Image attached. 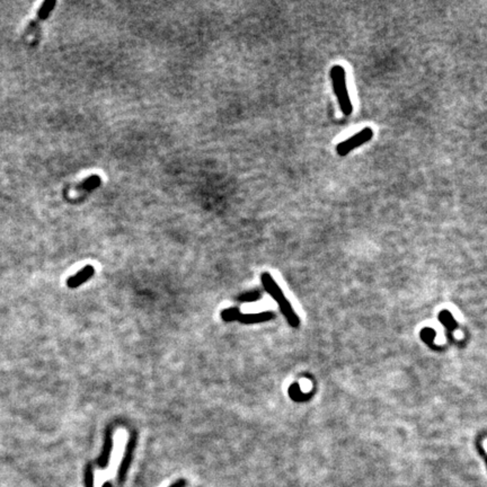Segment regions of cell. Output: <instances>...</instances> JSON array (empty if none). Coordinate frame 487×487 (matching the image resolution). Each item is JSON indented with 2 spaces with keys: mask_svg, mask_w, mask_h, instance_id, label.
I'll return each mask as SVG.
<instances>
[{
  "mask_svg": "<svg viewBox=\"0 0 487 487\" xmlns=\"http://www.w3.org/2000/svg\"><path fill=\"white\" fill-rule=\"evenodd\" d=\"M260 282H262L265 291L276 301L277 305H279L282 315L284 316V318H286L290 326L293 328H298L300 326V318L297 314H295V311L292 308L291 304H290V301L286 298L282 289L277 286V283L273 279V276H272L270 273H268V272H264V273L260 274Z\"/></svg>",
  "mask_w": 487,
  "mask_h": 487,
  "instance_id": "6da1fadb",
  "label": "cell"
},
{
  "mask_svg": "<svg viewBox=\"0 0 487 487\" xmlns=\"http://www.w3.org/2000/svg\"><path fill=\"white\" fill-rule=\"evenodd\" d=\"M330 78H332L333 88L338 96L339 104L342 112L345 115H350L353 112V106L350 100L349 91L346 86V73L342 66H334L330 70Z\"/></svg>",
  "mask_w": 487,
  "mask_h": 487,
  "instance_id": "7a4b0ae2",
  "label": "cell"
},
{
  "mask_svg": "<svg viewBox=\"0 0 487 487\" xmlns=\"http://www.w3.org/2000/svg\"><path fill=\"white\" fill-rule=\"evenodd\" d=\"M373 137V131L371 127H364L363 130L360 132H358L357 135L353 137L346 139L345 141H342L341 143L338 144L336 147V152L340 156H346L349 153H351L352 150H354L359 147H361L362 144L365 142L370 141Z\"/></svg>",
  "mask_w": 487,
  "mask_h": 487,
  "instance_id": "3957f363",
  "label": "cell"
},
{
  "mask_svg": "<svg viewBox=\"0 0 487 487\" xmlns=\"http://www.w3.org/2000/svg\"><path fill=\"white\" fill-rule=\"evenodd\" d=\"M136 446H137V434H136V432H132L130 434L129 440H127V443L125 445V452H124L123 459H122V461H121V465H120L119 472H118V478H119V482L121 484L125 480L127 471H129L130 465H131L132 459H133V454H135Z\"/></svg>",
  "mask_w": 487,
  "mask_h": 487,
  "instance_id": "277c9868",
  "label": "cell"
},
{
  "mask_svg": "<svg viewBox=\"0 0 487 487\" xmlns=\"http://www.w3.org/2000/svg\"><path fill=\"white\" fill-rule=\"evenodd\" d=\"M113 432H114L113 426H108L106 428L102 452L96 461L97 466L102 469H105L108 466L109 459H111V455L113 450Z\"/></svg>",
  "mask_w": 487,
  "mask_h": 487,
  "instance_id": "5b68a950",
  "label": "cell"
},
{
  "mask_svg": "<svg viewBox=\"0 0 487 487\" xmlns=\"http://www.w3.org/2000/svg\"><path fill=\"white\" fill-rule=\"evenodd\" d=\"M94 274H95L94 266L86 265L85 268H83L80 271H78L76 274L69 277V279L67 280V287L70 288V289H76V288L80 287L81 284H84L89 279H91V277L94 276Z\"/></svg>",
  "mask_w": 487,
  "mask_h": 487,
  "instance_id": "8992f818",
  "label": "cell"
},
{
  "mask_svg": "<svg viewBox=\"0 0 487 487\" xmlns=\"http://www.w3.org/2000/svg\"><path fill=\"white\" fill-rule=\"evenodd\" d=\"M273 318H274L273 312H269V311L258 312V314H241L240 312L237 322L245 324V325H251V324L268 322L270 320H273Z\"/></svg>",
  "mask_w": 487,
  "mask_h": 487,
  "instance_id": "52a82bcc",
  "label": "cell"
},
{
  "mask_svg": "<svg viewBox=\"0 0 487 487\" xmlns=\"http://www.w3.org/2000/svg\"><path fill=\"white\" fill-rule=\"evenodd\" d=\"M101 184H102V178L100 176L91 175V176H88L87 178H85L80 184H78L77 190L78 191H87V192H89V191H94L98 186H101Z\"/></svg>",
  "mask_w": 487,
  "mask_h": 487,
  "instance_id": "ba28073f",
  "label": "cell"
},
{
  "mask_svg": "<svg viewBox=\"0 0 487 487\" xmlns=\"http://www.w3.org/2000/svg\"><path fill=\"white\" fill-rule=\"evenodd\" d=\"M439 320L441 323H443L445 325V327L448 328V333L451 335V333L454 332V329L457 328V323L455 322L454 320V317H452V315H450V312L449 311H442V312H440V316H439Z\"/></svg>",
  "mask_w": 487,
  "mask_h": 487,
  "instance_id": "9c48e42d",
  "label": "cell"
},
{
  "mask_svg": "<svg viewBox=\"0 0 487 487\" xmlns=\"http://www.w3.org/2000/svg\"><path fill=\"white\" fill-rule=\"evenodd\" d=\"M239 315H240V310L237 308V307H231V308L223 309L221 311V320L226 323L237 322Z\"/></svg>",
  "mask_w": 487,
  "mask_h": 487,
  "instance_id": "30bf717a",
  "label": "cell"
},
{
  "mask_svg": "<svg viewBox=\"0 0 487 487\" xmlns=\"http://www.w3.org/2000/svg\"><path fill=\"white\" fill-rule=\"evenodd\" d=\"M55 5H57V3L52 2V0H49V2L43 3L42 6H41V8L39 9V13H38L39 18L40 20L48 18V16L51 14V11L53 10V8L55 7Z\"/></svg>",
  "mask_w": 487,
  "mask_h": 487,
  "instance_id": "8fae6325",
  "label": "cell"
},
{
  "mask_svg": "<svg viewBox=\"0 0 487 487\" xmlns=\"http://www.w3.org/2000/svg\"><path fill=\"white\" fill-rule=\"evenodd\" d=\"M260 298V293L258 291H249L246 293L240 294L237 300L240 303H252V301H256Z\"/></svg>",
  "mask_w": 487,
  "mask_h": 487,
  "instance_id": "7c38bea8",
  "label": "cell"
},
{
  "mask_svg": "<svg viewBox=\"0 0 487 487\" xmlns=\"http://www.w3.org/2000/svg\"><path fill=\"white\" fill-rule=\"evenodd\" d=\"M85 486L94 487V469L90 463H87L85 468Z\"/></svg>",
  "mask_w": 487,
  "mask_h": 487,
  "instance_id": "4fadbf2b",
  "label": "cell"
},
{
  "mask_svg": "<svg viewBox=\"0 0 487 487\" xmlns=\"http://www.w3.org/2000/svg\"><path fill=\"white\" fill-rule=\"evenodd\" d=\"M185 486H186V480H185L184 478H181V479L176 480V482L174 483L173 485H171L170 487H185Z\"/></svg>",
  "mask_w": 487,
  "mask_h": 487,
  "instance_id": "5bb4252c",
  "label": "cell"
},
{
  "mask_svg": "<svg viewBox=\"0 0 487 487\" xmlns=\"http://www.w3.org/2000/svg\"><path fill=\"white\" fill-rule=\"evenodd\" d=\"M102 487H113V485L111 482H105L102 485Z\"/></svg>",
  "mask_w": 487,
  "mask_h": 487,
  "instance_id": "9a60e30c",
  "label": "cell"
}]
</instances>
